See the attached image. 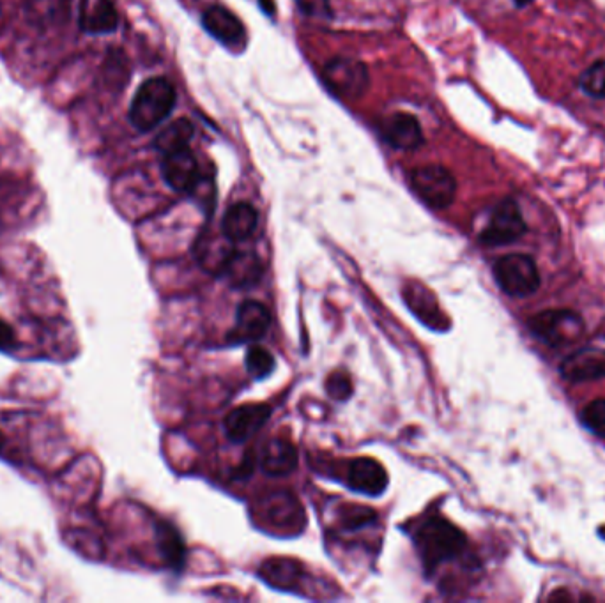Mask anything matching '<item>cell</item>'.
Instances as JSON below:
<instances>
[{
  "mask_svg": "<svg viewBox=\"0 0 605 603\" xmlns=\"http://www.w3.org/2000/svg\"><path fill=\"white\" fill-rule=\"evenodd\" d=\"M176 107V89L165 78H149L138 87L130 105V123L147 133L158 128Z\"/></svg>",
  "mask_w": 605,
  "mask_h": 603,
  "instance_id": "1",
  "label": "cell"
},
{
  "mask_svg": "<svg viewBox=\"0 0 605 603\" xmlns=\"http://www.w3.org/2000/svg\"><path fill=\"white\" fill-rule=\"evenodd\" d=\"M466 545V535L443 517L425 520L416 533V547L420 550L423 565L429 572L436 570L441 563L460 556Z\"/></svg>",
  "mask_w": 605,
  "mask_h": 603,
  "instance_id": "2",
  "label": "cell"
},
{
  "mask_svg": "<svg viewBox=\"0 0 605 603\" xmlns=\"http://www.w3.org/2000/svg\"><path fill=\"white\" fill-rule=\"evenodd\" d=\"M528 328L544 344L560 349L565 345L575 344L584 335L586 324L581 313L558 308L531 315Z\"/></svg>",
  "mask_w": 605,
  "mask_h": 603,
  "instance_id": "3",
  "label": "cell"
},
{
  "mask_svg": "<svg viewBox=\"0 0 605 603\" xmlns=\"http://www.w3.org/2000/svg\"><path fill=\"white\" fill-rule=\"evenodd\" d=\"M499 289L512 298H528L540 289V271L533 257L510 253L494 264Z\"/></svg>",
  "mask_w": 605,
  "mask_h": 603,
  "instance_id": "4",
  "label": "cell"
},
{
  "mask_svg": "<svg viewBox=\"0 0 605 603\" xmlns=\"http://www.w3.org/2000/svg\"><path fill=\"white\" fill-rule=\"evenodd\" d=\"M411 188L425 206L446 209L457 195V181L448 168L441 165H423L414 168L409 176Z\"/></svg>",
  "mask_w": 605,
  "mask_h": 603,
  "instance_id": "5",
  "label": "cell"
},
{
  "mask_svg": "<svg viewBox=\"0 0 605 603\" xmlns=\"http://www.w3.org/2000/svg\"><path fill=\"white\" fill-rule=\"evenodd\" d=\"M322 80L330 91L344 100H356L365 94L370 84L367 68L358 59L337 57L322 69Z\"/></svg>",
  "mask_w": 605,
  "mask_h": 603,
  "instance_id": "6",
  "label": "cell"
},
{
  "mask_svg": "<svg viewBox=\"0 0 605 603\" xmlns=\"http://www.w3.org/2000/svg\"><path fill=\"white\" fill-rule=\"evenodd\" d=\"M528 230L521 207L514 199H505L494 207L487 227L480 234V243L485 246L512 245Z\"/></svg>",
  "mask_w": 605,
  "mask_h": 603,
  "instance_id": "7",
  "label": "cell"
},
{
  "mask_svg": "<svg viewBox=\"0 0 605 603\" xmlns=\"http://www.w3.org/2000/svg\"><path fill=\"white\" fill-rule=\"evenodd\" d=\"M262 524L278 529V531H292L296 533L305 526V512L298 499L287 492H276L262 499L259 503Z\"/></svg>",
  "mask_w": 605,
  "mask_h": 603,
  "instance_id": "8",
  "label": "cell"
},
{
  "mask_svg": "<svg viewBox=\"0 0 605 603\" xmlns=\"http://www.w3.org/2000/svg\"><path fill=\"white\" fill-rule=\"evenodd\" d=\"M271 328V313L268 308L248 299L241 303L236 313V326L230 331L229 342L232 344H250L261 340Z\"/></svg>",
  "mask_w": 605,
  "mask_h": 603,
  "instance_id": "9",
  "label": "cell"
},
{
  "mask_svg": "<svg viewBox=\"0 0 605 603\" xmlns=\"http://www.w3.org/2000/svg\"><path fill=\"white\" fill-rule=\"evenodd\" d=\"M161 174L172 190L188 193L199 183V163L190 147L163 154Z\"/></svg>",
  "mask_w": 605,
  "mask_h": 603,
  "instance_id": "10",
  "label": "cell"
},
{
  "mask_svg": "<svg viewBox=\"0 0 605 603\" xmlns=\"http://www.w3.org/2000/svg\"><path fill=\"white\" fill-rule=\"evenodd\" d=\"M560 374L565 381L570 382L605 379V349L602 347L577 349L561 361Z\"/></svg>",
  "mask_w": 605,
  "mask_h": 603,
  "instance_id": "11",
  "label": "cell"
},
{
  "mask_svg": "<svg viewBox=\"0 0 605 603\" xmlns=\"http://www.w3.org/2000/svg\"><path fill=\"white\" fill-rule=\"evenodd\" d=\"M271 416L266 404L239 405L225 418V434L234 443H245L261 430Z\"/></svg>",
  "mask_w": 605,
  "mask_h": 603,
  "instance_id": "12",
  "label": "cell"
},
{
  "mask_svg": "<svg viewBox=\"0 0 605 603\" xmlns=\"http://www.w3.org/2000/svg\"><path fill=\"white\" fill-rule=\"evenodd\" d=\"M347 485L354 492L379 496L388 487V473L374 458H356L347 467Z\"/></svg>",
  "mask_w": 605,
  "mask_h": 603,
  "instance_id": "13",
  "label": "cell"
},
{
  "mask_svg": "<svg viewBox=\"0 0 605 603\" xmlns=\"http://www.w3.org/2000/svg\"><path fill=\"white\" fill-rule=\"evenodd\" d=\"M78 25L85 34H110L119 25V13L112 0H80Z\"/></svg>",
  "mask_w": 605,
  "mask_h": 603,
  "instance_id": "14",
  "label": "cell"
},
{
  "mask_svg": "<svg viewBox=\"0 0 605 603\" xmlns=\"http://www.w3.org/2000/svg\"><path fill=\"white\" fill-rule=\"evenodd\" d=\"M202 25L209 36L218 39L220 43L227 46L241 45L245 43V25L223 6H211L202 16Z\"/></svg>",
  "mask_w": 605,
  "mask_h": 603,
  "instance_id": "15",
  "label": "cell"
},
{
  "mask_svg": "<svg viewBox=\"0 0 605 603\" xmlns=\"http://www.w3.org/2000/svg\"><path fill=\"white\" fill-rule=\"evenodd\" d=\"M383 137L390 146L411 151L423 144V131L420 121L411 114L397 112L384 121Z\"/></svg>",
  "mask_w": 605,
  "mask_h": 603,
  "instance_id": "16",
  "label": "cell"
},
{
  "mask_svg": "<svg viewBox=\"0 0 605 603\" xmlns=\"http://www.w3.org/2000/svg\"><path fill=\"white\" fill-rule=\"evenodd\" d=\"M404 299H406L409 310L432 329L443 331L446 328L445 313L441 312L437 299L434 294L425 289L422 283L409 282L404 289Z\"/></svg>",
  "mask_w": 605,
  "mask_h": 603,
  "instance_id": "17",
  "label": "cell"
},
{
  "mask_svg": "<svg viewBox=\"0 0 605 603\" xmlns=\"http://www.w3.org/2000/svg\"><path fill=\"white\" fill-rule=\"evenodd\" d=\"M261 467L269 476H287L298 467V450L287 439H271L261 455Z\"/></svg>",
  "mask_w": 605,
  "mask_h": 603,
  "instance_id": "18",
  "label": "cell"
},
{
  "mask_svg": "<svg viewBox=\"0 0 605 603\" xmlns=\"http://www.w3.org/2000/svg\"><path fill=\"white\" fill-rule=\"evenodd\" d=\"M259 223V214L255 207L238 202L229 207V211L223 216L222 232L223 236L229 239L230 243H241L252 236Z\"/></svg>",
  "mask_w": 605,
  "mask_h": 603,
  "instance_id": "19",
  "label": "cell"
},
{
  "mask_svg": "<svg viewBox=\"0 0 605 603\" xmlns=\"http://www.w3.org/2000/svg\"><path fill=\"white\" fill-rule=\"evenodd\" d=\"M262 581L269 584L271 588L287 589L296 588L303 577V566L298 561L287 558L268 559L261 566Z\"/></svg>",
  "mask_w": 605,
  "mask_h": 603,
  "instance_id": "20",
  "label": "cell"
},
{
  "mask_svg": "<svg viewBox=\"0 0 605 603\" xmlns=\"http://www.w3.org/2000/svg\"><path fill=\"white\" fill-rule=\"evenodd\" d=\"M156 542L160 549L161 558L172 566V568H181L186 556L183 540L177 533L176 527L170 526L167 522H161L156 526Z\"/></svg>",
  "mask_w": 605,
  "mask_h": 603,
  "instance_id": "21",
  "label": "cell"
},
{
  "mask_svg": "<svg viewBox=\"0 0 605 603\" xmlns=\"http://www.w3.org/2000/svg\"><path fill=\"white\" fill-rule=\"evenodd\" d=\"M193 137V124L188 119H179L176 123L169 124L165 130L158 133L154 138V147L161 154L172 153L183 147H190Z\"/></svg>",
  "mask_w": 605,
  "mask_h": 603,
  "instance_id": "22",
  "label": "cell"
},
{
  "mask_svg": "<svg viewBox=\"0 0 605 603\" xmlns=\"http://www.w3.org/2000/svg\"><path fill=\"white\" fill-rule=\"evenodd\" d=\"M581 91L593 100H605V59L591 64L579 78Z\"/></svg>",
  "mask_w": 605,
  "mask_h": 603,
  "instance_id": "23",
  "label": "cell"
},
{
  "mask_svg": "<svg viewBox=\"0 0 605 603\" xmlns=\"http://www.w3.org/2000/svg\"><path fill=\"white\" fill-rule=\"evenodd\" d=\"M246 370L255 379H264L275 370V358L268 349L252 345L246 352Z\"/></svg>",
  "mask_w": 605,
  "mask_h": 603,
  "instance_id": "24",
  "label": "cell"
},
{
  "mask_svg": "<svg viewBox=\"0 0 605 603\" xmlns=\"http://www.w3.org/2000/svg\"><path fill=\"white\" fill-rule=\"evenodd\" d=\"M581 423L595 436L605 439V398H597L584 407Z\"/></svg>",
  "mask_w": 605,
  "mask_h": 603,
  "instance_id": "25",
  "label": "cell"
},
{
  "mask_svg": "<svg viewBox=\"0 0 605 603\" xmlns=\"http://www.w3.org/2000/svg\"><path fill=\"white\" fill-rule=\"evenodd\" d=\"M326 391H328L331 398H335L338 402H344L353 395V382L349 379V375L335 372L326 381Z\"/></svg>",
  "mask_w": 605,
  "mask_h": 603,
  "instance_id": "26",
  "label": "cell"
},
{
  "mask_svg": "<svg viewBox=\"0 0 605 603\" xmlns=\"http://www.w3.org/2000/svg\"><path fill=\"white\" fill-rule=\"evenodd\" d=\"M376 517V513L368 508H351L345 512L344 522L345 526L361 527L365 524H370Z\"/></svg>",
  "mask_w": 605,
  "mask_h": 603,
  "instance_id": "27",
  "label": "cell"
},
{
  "mask_svg": "<svg viewBox=\"0 0 605 603\" xmlns=\"http://www.w3.org/2000/svg\"><path fill=\"white\" fill-rule=\"evenodd\" d=\"M15 345V333L9 328L8 324L0 321V349H9Z\"/></svg>",
  "mask_w": 605,
  "mask_h": 603,
  "instance_id": "28",
  "label": "cell"
},
{
  "mask_svg": "<svg viewBox=\"0 0 605 603\" xmlns=\"http://www.w3.org/2000/svg\"><path fill=\"white\" fill-rule=\"evenodd\" d=\"M259 4H261V8L264 9L268 15H271V13L275 11V2H273V0H259Z\"/></svg>",
  "mask_w": 605,
  "mask_h": 603,
  "instance_id": "29",
  "label": "cell"
},
{
  "mask_svg": "<svg viewBox=\"0 0 605 603\" xmlns=\"http://www.w3.org/2000/svg\"><path fill=\"white\" fill-rule=\"evenodd\" d=\"M514 2L515 6L522 8V6H528L529 2H533V0H514Z\"/></svg>",
  "mask_w": 605,
  "mask_h": 603,
  "instance_id": "30",
  "label": "cell"
},
{
  "mask_svg": "<svg viewBox=\"0 0 605 603\" xmlns=\"http://www.w3.org/2000/svg\"><path fill=\"white\" fill-rule=\"evenodd\" d=\"M2 446H4V437L0 434V450H2Z\"/></svg>",
  "mask_w": 605,
  "mask_h": 603,
  "instance_id": "31",
  "label": "cell"
}]
</instances>
